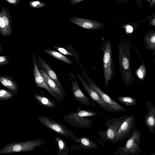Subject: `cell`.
<instances>
[{
    "instance_id": "cell-1",
    "label": "cell",
    "mask_w": 155,
    "mask_h": 155,
    "mask_svg": "<svg viewBox=\"0 0 155 155\" xmlns=\"http://www.w3.org/2000/svg\"><path fill=\"white\" fill-rule=\"evenodd\" d=\"M46 143L43 140L35 139L8 143L0 149V154L32 151L37 147Z\"/></svg>"
},
{
    "instance_id": "cell-2",
    "label": "cell",
    "mask_w": 155,
    "mask_h": 155,
    "mask_svg": "<svg viewBox=\"0 0 155 155\" xmlns=\"http://www.w3.org/2000/svg\"><path fill=\"white\" fill-rule=\"evenodd\" d=\"M140 130L134 129L129 137L125 145L121 146L113 153L115 155H135L141 151L139 143L141 137Z\"/></svg>"
},
{
    "instance_id": "cell-3",
    "label": "cell",
    "mask_w": 155,
    "mask_h": 155,
    "mask_svg": "<svg viewBox=\"0 0 155 155\" xmlns=\"http://www.w3.org/2000/svg\"><path fill=\"white\" fill-rule=\"evenodd\" d=\"M38 120L42 125L51 130L61 135L71 137L74 141L78 143L79 138L61 123L44 116H39Z\"/></svg>"
},
{
    "instance_id": "cell-4",
    "label": "cell",
    "mask_w": 155,
    "mask_h": 155,
    "mask_svg": "<svg viewBox=\"0 0 155 155\" xmlns=\"http://www.w3.org/2000/svg\"><path fill=\"white\" fill-rule=\"evenodd\" d=\"M127 117V116L125 115L107 120L104 124L108 127L105 131H100L99 136L104 141H110L114 143L118 130L123 121Z\"/></svg>"
},
{
    "instance_id": "cell-5",
    "label": "cell",
    "mask_w": 155,
    "mask_h": 155,
    "mask_svg": "<svg viewBox=\"0 0 155 155\" xmlns=\"http://www.w3.org/2000/svg\"><path fill=\"white\" fill-rule=\"evenodd\" d=\"M103 61L104 79V83L107 87L109 81L116 76L112 61L111 47L110 43L107 44L105 46Z\"/></svg>"
},
{
    "instance_id": "cell-6",
    "label": "cell",
    "mask_w": 155,
    "mask_h": 155,
    "mask_svg": "<svg viewBox=\"0 0 155 155\" xmlns=\"http://www.w3.org/2000/svg\"><path fill=\"white\" fill-rule=\"evenodd\" d=\"M82 74L86 79L89 85L100 95L103 100L106 104L110 106L116 112L126 111L125 108L104 92L94 82V80L89 77L85 72L83 71L82 72Z\"/></svg>"
},
{
    "instance_id": "cell-7",
    "label": "cell",
    "mask_w": 155,
    "mask_h": 155,
    "mask_svg": "<svg viewBox=\"0 0 155 155\" xmlns=\"http://www.w3.org/2000/svg\"><path fill=\"white\" fill-rule=\"evenodd\" d=\"M77 77L81 81L84 89L88 94L92 106H95L94 103L95 101L104 110L109 112H116L110 106L106 104L103 100L100 95L89 85L82 76L78 73Z\"/></svg>"
},
{
    "instance_id": "cell-8",
    "label": "cell",
    "mask_w": 155,
    "mask_h": 155,
    "mask_svg": "<svg viewBox=\"0 0 155 155\" xmlns=\"http://www.w3.org/2000/svg\"><path fill=\"white\" fill-rule=\"evenodd\" d=\"M135 119L133 115H131L125 118L122 121L115 135L114 143L121 141L129 137L134 128Z\"/></svg>"
},
{
    "instance_id": "cell-9",
    "label": "cell",
    "mask_w": 155,
    "mask_h": 155,
    "mask_svg": "<svg viewBox=\"0 0 155 155\" xmlns=\"http://www.w3.org/2000/svg\"><path fill=\"white\" fill-rule=\"evenodd\" d=\"M12 21L10 13L7 8L2 6L0 13V34L7 37L10 35L12 31Z\"/></svg>"
},
{
    "instance_id": "cell-10",
    "label": "cell",
    "mask_w": 155,
    "mask_h": 155,
    "mask_svg": "<svg viewBox=\"0 0 155 155\" xmlns=\"http://www.w3.org/2000/svg\"><path fill=\"white\" fill-rule=\"evenodd\" d=\"M63 118L68 124L73 126L83 128H93L91 124L93 123L91 119L78 115L76 112L64 116Z\"/></svg>"
},
{
    "instance_id": "cell-11",
    "label": "cell",
    "mask_w": 155,
    "mask_h": 155,
    "mask_svg": "<svg viewBox=\"0 0 155 155\" xmlns=\"http://www.w3.org/2000/svg\"><path fill=\"white\" fill-rule=\"evenodd\" d=\"M35 58V57L33 58V75L37 87L45 89L60 103L63 100L54 94L48 87L42 75L39 70Z\"/></svg>"
},
{
    "instance_id": "cell-12",
    "label": "cell",
    "mask_w": 155,
    "mask_h": 155,
    "mask_svg": "<svg viewBox=\"0 0 155 155\" xmlns=\"http://www.w3.org/2000/svg\"><path fill=\"white\" fill-rule=\"evenodd\" d=\"M70 82L72 85V91L74 99L84 105L89 106L91 102L81 90L73 73H69Z\"/></svg>"
},
{
    "instance_id": "cell-13",
    "label": "cell",
    "mask_w": 155,
    "mask_h": 155,
    "mask_svg": "<svg viewBox=\"0 0 155 155\" xmlns=\"http://www.w3.org/2000/svg\"><path fill=\"white\" fill-rule=\"evenodd\" d=\"M119 65L122 81L126 86L128 87L135 81L131 70L129 59L126 56L123 57L119 61Z\"/></svg>"
},
{
    "instance_id": "cell-14",
    "label": "cell",
    "mask_w": 155,
    "mask_h": 155,
    "mask_svg": "<svg viewBox=\"0 0 155 155\" xmlns=\"http://www.w3.org/2000/svg\"><path fill=\"white\" fill-rule=\"evenodd\" d=\"M148 110V114L145 117V123L150 132L155 133V107L150 101H147L146 104Z\"/></svg>"
},
{
    "instance_id": "cell-15",
    "label": "cell",
    "mask_w": 155,
    "mask_h": 155,
    "mask_svg": "<svg viewBox=\"0 0 155 155\" xmlns=\"http://www.w3.org/2000/svg\"><path fill=\"white\" fill-rule=\"evenodd\" d=\"M69 21L80 27L86 29H97L101 26L100 24L97 21L75 17L71 18Z\"/></svg>"
},
{
    "instance_id": "cell-16",
    "label": "cell",
    "mask_w": 155,
    "mask_h": 155,
    "mask_svg": "<svg viewBox=\"0 0 155 155\" xmlns=\"http://www.w3.org/2000/svg\"><path fill=\"white\" fill-rule=\"evenodd\" d=\"M38 59L41 67L48 74L49 77L54 82L59 89L64 95L66 94L63 86L59 80L55 72L51 69L49 65L41 58L38 57Z\"/></svg>"
},
{
    "instance_id": "cell-17",
    "label": "cell",
    "mask_w": 155,
    "mask_h": 155,
    "mask_svg": "<svg viewBox=\"0 0 155 155\" xmlns=\"http://www.w3.org/2000/svg\"><path fill=\"white\" fill-rule=\"evenodd\" d=\"M47 85L50 89L55 94L64 100L65 96L59 89L54 82L49 77L46 71L43 69H40Z\"/></svg>"
},
{
    "instance_id": "cell-18",
    "label": "cell",
    "mask_w": 155,
    "mask_h": 155,
    "mask_svg": "<svg viewBox=\"0 0 155 155\" xmlns=\"http://www.w3.org/2000/svg\"><path fill=\"white\" fill-rule=\"evenodd\" d=\"M0 82L6 87L12 94H17L18 88V83L14 81L13 78L9 76H1Z\"/></svg>"
},
{
    "instance_id": "cell-19",
    "label": "cell",
    "mask_w": 155,
    "mask_h": 155,
    "mask_svg": "<svg viewBox=\"0 0 155 155\" xmlns=\"http://www.w3.org/2000/svg\"><path fill=\"white\" fill-rule=\"evenodd\" d=\"M34 97L37 102L43 107L51 108H55L56 107V104L54 101L44 96L35 93Z\"/></svg>"
},
{
    "instance_id": "cell-20",
    "label": "cell",
    "mask_w": 155,
    "mask_h": 155,
    "mask_svg": "<svg viewBox=\"0 0 155 155\" xmlns=\"http://www.w3.org/2000/svg\"><path fill=\"white\" fill-rule=\"evenodd\" d=\"M78 143L80 147L84 149H96L99 148L98 145L89 138L82 137L79 138Z\"/></svg>"
},
{
    "instance_id": "cell-21",
    "label": "cell",
    "mask_w": 155,
    "mask_h": 155,
    "mask_svg": "<svg viewBox=\"0 0 155 155\" xmlns=\"http://www.w3.org/2000/svg\"><path fill=\"white\" fill-rule=\"evenodd\" d=\"M44 51L47 54L61 61L71 64H73L72 62L70 59L55 51L45 49Z\"/></svg>"
},
{
    "instance_id": "cell-22",
    "label": "cell",
    "mask_w": 155,
    "mask_h": 155,
    "mask_svg": "<svg viewBox=\"0 0 155 155\" xmlns=\"http://www.w3.org/2000/svg\"><path fill=\"white\" fill-rule=\"evenodd\" d=\"M118 101L121 103L128 106H134L137 104L136 100L129 96H119Z\"/></svg>"
},
{
    "instance_id": "cell-23",
    "label": "cell",
    "mask_w": 155,
    "mask_h": 155,
    "mask_svg": "<svg viewBox=\"0 0 155 155\" xmlns=\"http://www.w3.org/2000/svg\"><path fill=\"white\" fill-rule=\"evenodd\" d=\"M146 70L143 61L138 69L135 70V73L137 78L141 81H144L146 75Z\"/></svg>"
},
{
    "instance_id": "cell-24",
    "label": "cell",
    "mask_w": 155,
    "mask_h": 155,
    "mask_svg": "<svg viewBox=\"0 0 155 155\" xmlns=\"http://www.w3.org/2000/svg\"><path fill=\"white\" fill-rule=\"evenodd\" d=\"M79 107L76 110L77 114L80 117H94L97 115L99 113L97 112L89 110L80 109Z\"/></svg>"
},
{
    "instance_id": "cell-25",
    "label": "cell",
    "mask_w": 155,
    "mask_h": 155,
    "mask_svg": "<svg viewBox=\"0 0 155 155\" xmlns=\"http://www.w3.org/2000/svg\"><path fill=\"white\" fill-rule=\"evenodd\" d=\"M55 139L58 145V152L63 151L69 148L66 142L62 139L58 137H56Z\"/></svg>"
},
{
    "instance_id": "cell-26",
    "label": "cell",
    "mask_w": 155,
    "mask_h": 155,
    "mask_svg": "<svg viewBox=\"0 0 155 155\" xmlns=\"http://www.w3.org/2000/svg\"><path fill=\"white\" fill-rule=\"evenodd\" d=\"M13 95L9 91L1 89L0 90V100H8L12 98Z\"/></svg>"
},
{
    "instance_id": "cell-27",
    "label": "cell",
    "mask_w": 155,
    "mask_h": 155,
    "mask_svg": "<svg viewBox=\"0 0 155 155\" xmlns=\"http://www.w3.org/2000/svg\"><path fill=\"white\" fill-rule=\"evenodd\" d=\"M146 41L150 48H155V34H152L146 36Z\"/></svg>"
},
{
    "instance_id": "cell-28",
    "label": "cell",
    "mask_w": 155,
    "mask_h": 155,
    "mask_svg": "<svg viewBox=\"0 0 155 155\" xmlns=\"http://www.w3.org/2000/svg\"><path fill=\"white\" fill-rule=\"evenodd\" d=\"M29 6L33 8H38L44 7L46 4L38 1H31L29 2Z\"/></svg>"
},
{
    "instance_id": "cell-29",
    "label": "cell",
    "mask_w": 155,
    "mask_h": 155,
    "mask_svg": "<svg viewBox=\"0 0 155 155\" xmlns=\"http://www.w3.org/2000/svg\"><path fill=\"white\" fill-rule=\"evenodd\" d=\"M53 47L60 52L64 54L73 56L72 54L63 47L58 46H53Z\"/></svg>"
},
{
    "instance_id": "cell-30",
    "label": "cell",
    "mask_w": 155,
    "mask_h": 155,
    "mask_svg": "<svg viewBox=\"0 0 155 155\" xmlns=\"http://www.w3.org/2000/svg\"><path fill=\"white\" fill-rule=\"evenodd\" d=\"M9 64V59L6 56L0 57V66Z\"/></svg>"
},
{
    "instance_id": "cell-31",
    "label": "cell",
    "mask_w": 155,
    "mask_h": 155,
    "mask_svg": "<svg viewBox=\"0 0 155 155\" xmlns=\"http://www.w3.org/2000/svg\"><path fill=\"white\" fill-rule=\"evenodd\" d=\"M8 2L15 6L17 5L20 2V0H5Z\"/></svg>"
},
{
    "instance_id": "cell-32",
    "label": "cell",
    "mask_w": 155,
    "mask_h": 155,
    "mask_svg": "<svg viewBox=\"0 0 155 155\" xmlns=\"http://www.w3.org/2000/svg\"><path fill=\"white\" fill-rule=\"evenodd\" d=\"M126 30L127 33H131L133 32V28L132 26L127 25L126 27Z\"/></svg>"
},
{
    "instance_id": "cell-33",
    "label": "cell",
    "mask_w": 155,
    "mask_h": 155,
    "mask_svg": "<svg viewBox=\"0 0 155 155\" xmlns=\"http://www.w3.org/2000/svg\"><path fill=\"white\" fill-rule=\"evenodd\" d=\"M69 148L61 152H58L57 155H68Z\"/></svg>"
},
{
    "instance_id": "cell-34",
    "label": "cell",
    "mask_w": 155,
    "mask_h": 155,
    "mask_svg": "<svg viewBox=\"0 0 155 155\" xmlns=\"http://www.w3.org/2000/svg\"><path fill=\"white\" fill-rule=\"evenodd\" d=\"M84 0H71L70 1V3L72 5L77 4Z\"/></svg>"
},
{
    "instance_id": "cell-35",
    "label": "cell",
    "mask_w": 155,
    "mask_h": 155,
    "mask_svg": "<svg viewBox=\"0 0 155 155\" xmlns=\"http://www.w3.org/2000/svg\"><path fill=\"white\" fill-rule=\"evenodd\" d=\"M151 25L155 26V19H153L151 22Z\"/></svg>"
},
{
    "instance_id": "cell-36",
    "label": "cell",
    "mask_w": 155,
    "mask_h": 155,
    "mask_svg": "<svg viewBox=\"0 0 155 155\" xmlns=\"http://www.w3.org/2000/svg\"><path fill=\"white\" fill-rule=\"evenodd\" d=\"M151 155H155V152L153 153Z\"/></svg>"
},
{
    "instance_id": "cell-37",
    "label": "cell",
    "mask_w": 155,
    "mask_h": 155,
    "mask_svg": "<svg viewBox=\"0 0 155 155\" xmlns=\"http://www.w3.org/2000/svg\"><path fill=\"white\" fill-rule=\"evenodd\" d=\"M0 50H1V51L3 52V50H2V48H1V46H0Z\"/></svg>"
},
{
    "instance_id": "cell-38",
    "label": "cell",
    "mask_w": 155,
    "mask_h": 155,
    "mask_svg": "<svg viewBox=\"0 0 155 155\" xmlns=\"http://www.w3.org/2000/svg\"><path fill=\"white\" fill-rule=\"evenodd\" d=\"M154 64H155V59L154 60Z\"/></svg>"
}]
</instances>
